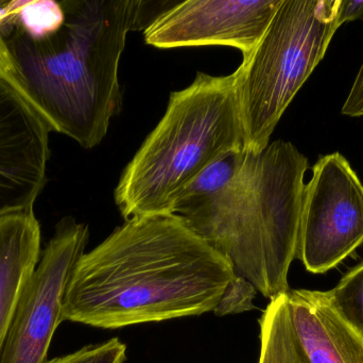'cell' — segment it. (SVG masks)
Wrapping results in <instances>:
<instances>
[{"instance_id": "cell-14", "label": "cell", "mask_w": 363, "mask_h": 363, "mask_svg": "<svg viewBox=\"0 0 363 363\" xmlns=\"http://www.w3.org/2000/svg\"><path fill=\"white\" fill-rule=\"evenodd\" d=\"M325 294L337 313L363 335V261L345 274L336 287Z\"/></svg>"}, {"instance_id": "cell-13", "label": "cell", "mask_w": 363, "mask_h": 363, "mask_svg": "<svg viewBox=\"0 0 363 363\" xmlns=\"http://www.w3.org/2000/svg\"><path fill=\"white\" fill-rule=\"evenodd\" d=\"M245 155V151H230L207 166L182 192L174 208V215L181 209L196 204L224 189L240 170Z\"/></svg>"}, {"instance_id": "cell-1", "label": "cell", "mask_w": 363, "mask_h": 363, "mask_svg": "<svg viewBox=\"0 0 363 363\" xmlns=\"http://www.w3.org/2000/svg\"><path fill=\"white\" fill-rule=\"evenodd\" d=\"M144 0H6L0 77L51 130L93 148L123 106L118 70L128 33L157 15Z\"/></svg>"}, {"instance_id": "cell-11", "label": "cell", "mask_w": 363, "mask_h": 363, "mask_svg": "<svg viewBox=\"0 0 363 363\" xmlns=\"http://www.w3.org/2000/svg\"><path fill=\"white\" fill-rule=\"evenodd\" d=\"M40 222L32 210L0 217V353L23 292L40 262Z\"/></svg>"}, {"instance_id": "cell-10", "label": "cell", "mask_w": 363, "mask_h": 363, "mask_svg": "<svg viewBox=\"0 0 363 363\" xmlns=\"http://www.w3.org/2000/svg\"><path fill=\"white\" fill-rule=\"evenodd\" d=\"M296 338L311 363H363V335L332 306L325 292L286 293Z\"/></svg>"}, {"instance_id": "cell-15", "label": "cell", "mask_w": 363, "mask_h": 363, "mask_svg": "<svg viewBox=\"0 0 363 363\" xmlns=\"http://www.w3.org/2000/svg\"><path fill=\"white\" fill-rule=\"evenodd\" d=\"M127 347L118 339L100 345H87L74 353L55 358L46 363H123Z\"/></svg>"}, {"instance_id": "cell-7", "label": "cell", "mask_w": 363, "mask_h": 363, "mask_svg": "<svg viewBox=\"0 0 363 363\" xmlns=\"http://www.w3.org/2000/svg\"><path fill=\"white\" fill-rule=\"evenodd\" d=\"M86 224L57 223L23 292L0 353V363H46L70 275L89 242Z\"/></svg>"}, {"instance_id": "cell-2", "label": "cell", "mask_w": 363, "mask_h": 363, "mask_svg": "<svg viewBox=\"0 0 363 363\" xmlns=\"http://www.w3.org/2000/svg\"><path fill=\"white\" fill-rule=\"evenodd\" d=\"M232 264L174 215L128 220L79 259L62 321L104 330L211 313Z\"/></svg>"}, {"instance_id": "cell-18", "label": "cell", "mask_w": 363, "mask_h": 363, "mask_svg": "<svg viewBox=\"0 0 363 363\" xmlns=\"http://www.w3.org/2000/svg\"><path fill=\"white\" fill-rule=\"evenodd\" d=\"M363 17V0H341L339 8V26Z\"/></svg>"}, {"instance_id": "cell-17", "label": "cell", "mask_w": 363, "mask_h": 363, "mask_svg": "<svg viewBox=\"0 0 363 363\" xmlns=\"http://www.w3.org/2000/svg\"><path fill=\"white\" fill-rule=\"evenodd\" d=\"M341 113L349 117H363V61Z\"/></svg>"}, {"instance_id": "cell-6", "label": "cell", "mask_w": 363, "mask_h": 363, "mask_svg": "<svg viewBox=\"0 0 363 363\" xmlns=\"http://www.w3.org/2000/svg\"><path fill=\"white\" fill-rule=\"evenodd\" d=\"M363 244V183L340 153L320 156L306 183L296 258L325 274Z\"/></svg>"}, {"instance_id": "cell-8", "label": "cell", "mask_w": 363, "mask_h": 363, "mask_svg": "<svg viewBox=\"0 0 363 363\" xmlns=\"http://www.w3.org/2000/svg\"><path fill=\"white\" fill-rule=\"evenodd\" d=\"M281 2L283 0L177 2L145 29V42L161 49L235 47L245 58L262 38Z\"/></svg>"}, {"instance_id": "cell-5", "label": "cell", "mask_w": 363, "mask_h": 363, "mask_svg": "<svg viewBox=\"0 0 363 363\" xmlns=\"http://www.w3.org/2000/svg\"><path fill=\"white\" fill-rule=\"evenodd\" d=\"M341 0H283L238 70L239 110L247 153L271 136L301 87L323 60L339 26Z\"/></svg>"}, {"instance_id": "cell-4", "label": "cell", "mask_w": 363, "mask_h": 363, "mask_svg": "<svg viewBox=\"0 0 363 363\" xmlns=\"http://www.w3.org/2000/svg\"><path fill=\"white\" fill-rule=\"evenodd\" d=\"M238 76V70L228 76L198 72L191 85L172 93L115 190L125 221L174 215L182 192L201 172L230 151H245Z\"/></svg>"}, {"instance_id": "cell-16", "label": "cell", "mask_w": 363, "mask_h": 363, "mask_svg": "<svg viewBox=\"0 0 363 363\" xmlns=\"http://www.w3.org/2000/svg\"><path fill=\"white\" fill-rule=\"evenodd\" d=\"M256 293H258L257 290L249 281L236 275L226 288L213 313L217 315H228L252 310Z\"/></svg>"}, {"instance_id": "cell-3", "label": "cell", "mask_w": 363, "mask_h": 363, "mask_svg": "<svg viewBox=\"0 0 363 363\" xmlns=\"http://www.w3.org/2000/svg\"><path fill=\"white\" fill-rule=\"evenodd\" d=\"M308 158L277 140L247 153L221 191L176 215L232 264L237 276L269 298L289 291L298 255Z\"/></svg>"}, {"instance_id": "cell-19", "label": "cell", "mask_w": 363, "mask_h": 363, "mask_svg": "<svg viewBox=\"0 0 363 363\" xmlns=\"http://www.w3.org/2000/svg\"><path fill=\"white\" fill-rule=\"evenodd\" d=\"M6 0H0V17H1L2 12H4V6H6Z\"/></svg>"}, {"instance_id": "cell-12", "label": "cell", "mask_w": 363, "mask_h": 363, "mask_svg": "<svg viewBox=\"0 0 363 363\" xmlns=\"http://www.w3.org/2000/svg\"><path fill=\"white\" fill-rule=\"evenodd\" d=\"M259 324V363H311L294 332L286 294L270 300Z\"/></svg>"}, {"instance_id": "cell-9", "label": "cell", "mask_w": 363, "mask_h": 363, "mask_svg": "<svg viewBox=\"0 0 363 363\" xmlns=\"http://www.w3.org/2000/svg\"><path fill=\"white\" fill-rule=\"evenodd\" d=\"M51 128L0 77V217L32 210L44 189Z\"/></svg>"}]
</instances>
